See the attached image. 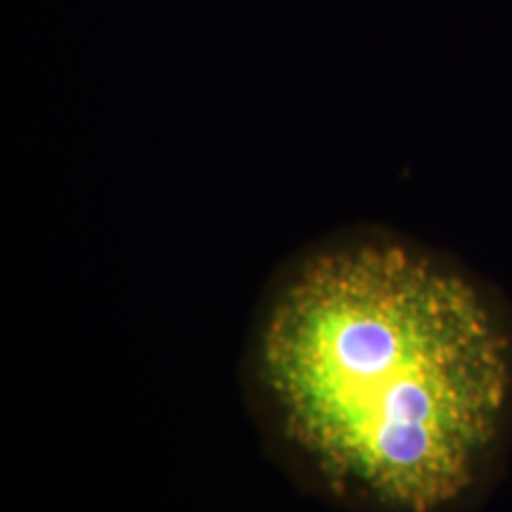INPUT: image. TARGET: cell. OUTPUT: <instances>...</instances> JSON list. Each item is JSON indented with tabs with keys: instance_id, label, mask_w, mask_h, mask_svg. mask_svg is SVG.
I'll list each match as a JSON object with an SVG mask.
<instances>
[{
	"instance_id": "6da1fadb",
	"label": "cell",
	"mask_w": 512,
	"mask_h": 512,
	"mask_svg": "<svg viewBox=\"0 0 512 512\" xmlns=\"http://www.w3.org/2000/svg\"><path fill=\"white\" fill-rule=\"evenodd\" d=\"M242 380L294 475L370 510L444 512L508 427L512 337L463 271L389 233H344L273 275Z\"/></svg>"
}]
</instances>
